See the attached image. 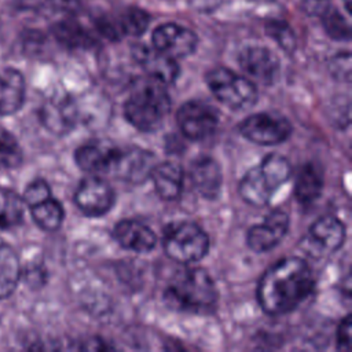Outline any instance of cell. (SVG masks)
I'll return each mask as SVG.
<instances>
[{
  "label": "cell",
  "mask_w": 352,
  "mask_h": 352,
  "mask_svg": "<svg viewBox=\"0 0 352 352\" xmlns=\"http://www.w3.org/2000/svg\"><path fill=\"white\" fill-rule=\"evenodd\" d=\"M314 274L305 260L285 257L274 263L261 276L257 300L264 312L283 315L297 308L314 290Z\"/></svg>",
  "instance_id": "obj_1"
},
{
  "label": "cell",
  "mask_w": 352,
  "mask_h": 352,
  "mask_svg": "<svg viewBox=\"0 0 352 352\" xmlns=\"http://www.w3.org/2000/svg\"><path fill=\"white\" fill-rule=\"evenodd\" d=\"M164 301L176 311L208 314L217 304V290L204 268L188 267L177 272L168 283Z\"/></svg>",
  "instance_id": "obj_2"
},
{
  "label": "cell",
  "mask_w": 352,
  "mask_h": 352,
  "mask_svg": "<svg viewBox=\"0 0 352 352\" xmlns=\"http://www.w3.org/2000/svg\"><path fill=\"white\" fill-rule=\"evenodd\" d=\"M170 99L165 84L153 78H138L124 104V113L129 124L142 132L157 131L166 118Z\"/></svg>",
  "instance_id": "obj_3"
},
{
  "label": "cell",
  "mask_w": 352,
  "mask_h": 352,
  "mask_svg": "<svg viewBox=\"0 0 352 352\" xmlns=\"http://www.w3.org/2000/svg\"><path fill=\"white\" fill-rule=\"evenodd\" d=\"M290 162L279 154H268L260 165L246 172L239 183V194L243 201L253 206L267 205L274 192L289 180Z\"/></svg>",
  "instance_id": "obj_4"
},
{
  "label": "cell",
  "mask_w": 352,
  "mask_h": 352,
  "mask_svg": "<svg viewBox=\"0 0 352 352\" xmlns=\"http://www.w3.org/2000/svg\"><path fill=\"white\" fill-rule=\"evenodd\" d=\"M164 250L166 256L176 263H197L206 256L209 238L195 223H173L164 231Z\"/></svg>",
  "instance_id": "obj_5"
},
{
  "label": "cell",
  "mask_w": 352,
  "mask_h": 352,
  "mask_svg": "<svg viewBox=\"0 0 352 352\" xmlns=\"http://www.w3.org/2000/svg\"><path fill=\"white\" fill-rule=\"evenodd\" d=\"M206 84L214 98L232 110H245L257 100L254 84L227 67H214L206 74Z\"/></svg>",
  "instance_id": "obj_6"
},
{
  "label": "cell",
  "mask_w": 352,
  "mask_h": 352,
  "mask_svg": "<svg viewBox=\"0 0 352 352\" xmlns=\"http://www.w3.org/2000/svg\"><path fill=\"white\" fill-rule=\"evenodd\" d=\"M239 132L256 144L272 146L285 142L290 136L292 125L287 118L276 113H256L243 120Z\"/></svg>",
  "instance_id": "obj_7"
},
{
  "label": "cell",
  "mask_w": 352,
  "mask_h": 352,
  "mask_svg": "<svg viewBox=\"0 0 352 352\" xmlns=\"http://www.w3.org/2000/svg\"><path fill=\"white\" fill-rule=\"evenodd\" d=\"M182 133L191 140H202L210 136L219 124L214 107L202 100H190L180 106L176 114Z\"/></svg>",
  "instance_id": "obj_8"
},
{
  "label": "cell",
  "mask_w": 352,
  "mask_h": 352,
  "mask_svg": "<svg viewBox=\"0 0 352 352\" xmlns=\"http://www.w3.org/2000/svg\"><path fill=\"white\" fill-rule=\"evenodd\" d=\"M114 199L116 195L111 186L96 175L82 179L74 194V202L78 209L91 217L107 213L113 208Z\"/></svg>",
  "instance_id": "obj_9"
},
{
  "label": "cell",
  "mask_w": 352,
  "mask_h": 352,
  "mask_svg": "<svg viewBox=\"0 0 352 352\" xmlns=\"http://www.w3.org/2000/svg\"><path fill=\"white\" fill-rule=\"evenodd\" d=\"M155 166V157L143 148H117L109 173L129 183H142Z\"/></svg>",
  "instance_id": "obj_10"
},
{
  "label": "cell",
  "mask_w": 352,
  "mask_h": 352,
  "mask_svg": "<svg viewBox=\"0 0 352 352\" xmlns=\"http://www.w3.org/2000/svg\"><path fill=\"white\" fill-rule=\"evenodd\" d=\"M153 47L165 55L180 59L191 55L198 44L195 33L177 23L160 25L153 32Z\"/></svg>",
  "instance_id": "obj_11"
},
{
  "label": "cell",
  "mask_w": 352,
  "mask_h": 352,
  "mask_svg": "<svg viewBox=\"0 0 352 352\" xmlns=\"http://www.w3.org/2000/svg\"><path fill=\"white\" fill-rule=\"evenodd\" d=\"M289 228V216L286 212L276 209L270 212L260 224L248 231V245L257 253L268 252L275 248L286 235Z\"/></svg>",
  "instance_id": "obj_12"
},
{
  "label": "cell",
  "mask_w": 352,
  "mask_h": 352,
  "mask_svg": "<svg viewBox=\"0 0 352 352\" xmlns=\"http://www.w3.org/2000/svg\"><path fill=\"white\" fill-rule=\"evenodd\" d=\"M132 55L148 77H153L165 85L172 84L179 77V65L176 59L165 55L154 47L136 44L132 48Z\"/></svg>",
  "instance_id": "obj_13"
},
{
  "label": "cell",
  "mask_w": 352,
  "mask_h": 352,
  "mask_svg": "<svg viewBox=\"0 0 352 352\" xmlns=\"http://www.w3.org/2000/svg\"><path fill=\"white\" fill-rule=\"evenodd\" d=\"M238 62L249 77L261 84H272L279 73V59L264 47H246L241 51Z\"/></svg>",
  "instance_id": "obj_14"
},
{
  "label": "cell",
  "mask_w": 352,
  "mask_h": 352,
  "mask_svg": "<svg viewBox=\"0 0 352 352\" xmlns=\"http://www.w3.org/2000/svg\"><path fill=\"white\" fill-rule=\"evenodd\" d=\"M113 236L118 245L138 253L150 252L157 243L154 231L138 220H121L116 224Z\"/></svg>",
  "instance_id": "obj_15"
},
{
  "label": "cell",
  "mask_w": 352,
  "mask_h": 352,
  "mask_svg": "<svg viewBox=\"0 0 352 352\" xmlns=\"http://www.w3.org/2000/svg\"><path fill=\"white\" fill-rule=\"evenodd\" d=\"M190 180L199 195L214 199L221 188V170L219 164L210 157L195 160L190 168Z\"/></svg>",
  "instance_id": "obj_16"
},
{
  "label": "cell",
  "mask_w": 352,
  "mask_h": 352,
  "mask_svg": "<svg viewBox=\"0 0 352 352\" xmlns=\"http://www.w3.org/2000/svg\"><path fill=\"white\" fill-rule=\"evenodd\" d=\"M44 125L54 133H67L77 120L76 104L70 98H51L41 110Z\"/></svg>",
  "instance_id": "obj_17"
},
{
  "label": "cell",
  "mask_w": 352,
  "mask_h": 352,
  "mask_svg": "<svg viewBox=\"0 0 352 352\" xmlns=\"http://www.w3.org/2000/svg\"><path fill=\"white\" fill-rule=\"evenodd\" d=\"M25 78L15 69L0 72V116H10L21 109L25 100Z\"/></svg>",
  "instance_id": "obj_18"
},
{
  "label": "cell",
  "mask_w": 352,
  "mask_h": 352,
  "mask_svg": "<svg viewBox=\"0 0 352 352\" xmlns=\"http://www.w3.org/2000/svg\"><path fill=\"white\" fill-rule=\"evenodd\" d=\"M151 179L157 194L166 201H175L180 197L184 186V172L180 165L162 162L153 168Z\"/></svg>",
  "instance_id": "obj_19"
},
{
  "label": "cell",
  "mask_w": 352,
  "mask_h": 352,
  "mask_svg": "<svg viewBox=\"0 0 352 352\" xmlns=\"http://www.w3.org/2000/svg\"><path fill=\"white\" fill-rule=\"evenodd\" d=\"M116 147H106L98 143H87L76 150L74 158L77 165L89 173H109L114 155Z\"/></svg>",
  "instance_id": "obj_20"
},
{
  "label": "cell",
  "mask_w": 352,
  "mask_h": 352,
  "mask_svg": "<svg viewBox=\"0 0 352 352\" xmlns=\"http://www.w3.org/2000/svg\"><path fill=\"white\" fill-rule=\"evenodd\" d=\"M309 238L319 248L334 252L345 241V226L333 216H323L311 226Z\"/></svg>",
  "instance_id": "obj_21"
},
{
  "label": "cell",
  "mask_w": 352,
  "mask_h": 352,
  "mask_svg": "<svg viewBox=\"0 0 352 352\" xmlns=\"http://www.w3.org/2000/svg\"><path fill=\"white\" fill-rule=\"evenodd\" d=\"M323 190V175L314 164H305L300 168L296 183L294 195L302 205H309L316 201Z\"/></svg>",
  "instance_id": "obj_22"
},
{
  "label": "cell",
  "mask_w": 352,
  "mask_h": 352,
  "mask_svg": "<svg viewBox=\"0 0 352 352\" xmlns=\"http://www.w3.org/2000/svg\"><path fill=\"white\" fill-rule=\"evenodd\" d=\"M21 276V264L15 250L0 245V300L7 298L16 287Z\"/></svg>",
  "instance_id": "obj_23"
},
{
  "label": "cell",
  "mask_w": 352,
  "mask_h": 352,
  "mask_svg": "<svg viewBox=\"0 0 352 352\" xmlns=\"http://www.w3.org/2000/svg\"><path fill=\"white\" fill-rule=\"evenodd\" d=\"M54 36L67 47H87L92 43L89 33L72 16H65L52 26Z\"/></svg>",
  "instance_id": "obj_24"
},
{
  "label": "cell",
  "mask_w": 352,
  "mask_h": 352,
  "mask_svg": "<svg viewBox=\"0 0 352 352\" xmlns=\"http://www.w3.org/2000/svg\"><path fill=\"white\" fill-rule=\"evenodd\" d=\"M30 213L34 223L45 231L58 230L65 217L62 205L51 197L34 206H30Z\"/></svg>",
  "instance_id": "obj_25"
},
{
  "label": "cell",
  "mask_w": 352,
  "mask_h": 352,
  "mask_svg": "<svg viewBox=\"0 0 352 352\" xmlns=\"http://www.w3.org/2000/svg\"><path fill=\"white\" fill-rule=\"evenodd\" d=\"M25 202L15 191L0 188V228H11L23 219Z\"/></svg>",
  "instance_id": "obj_26"
},
{
  "label": "cell",
  "mask_w": 352,
  "mask_h": 352,
  "mask_svg": "<svg viewBox=\"0 0 352 352\" xmlns=\"http://www.w3.org/2000/svg\"><path fill=\"white\" fill-rule=\"evenodd\" d=\"M116 22L121 36H140L147 29L150 16L146 11L131 7L124 11L118 18H116Z\"/></svg>",
  "instance_id": "obj_27"
},
{
  "label": "cell",
  "mask_w": 352,
  "mask_h": 352,
  "mask_svg": "<svg viewBox=\"0 0 352 352\" xmlns=\"http://www.w3.org/2000/svg\"><path fill=\"white\" fill-rule=\"evenodd\" d=\"M22 162L18 140L8 131L0 128V169H14Z\"/></svg>",
  "instance_id": "obj_28"
},
{
  "label": "cell",
  "mask_w": 352,
  "mask_h": 352,
  "mask_svg": "<svg viewBox=\"0 0 352 352\" xmlns=\"http://www.w3.org/2000/svg\"><path fill=\"white\" fill-rule=\"evenodd\" d=\"M323 26L326 33L334 40H349L351 26L337 10L323 11Z\"/></svg>",
  "instance_id": "obj_29"
},
{
  "label": "cell",
  "mask_w": 352,
  "mask_h": 352,
  "mask_svg": "<svg viewBox=\"0 0 352 352\" xmlns=\"http://www.w3.org/2000/svg\"><path fill=\"white\" fill-rule=\"evenodd\" d=\"M267 32L285 51L294 50L296 38H294V34L287 23L279 22V21H272L271 23L267 25Z\"/></svg>",
  "instance_id": "obj_30"
},
{
  "label": "cell",
  "mask_w": 352,
  "mask_h": 352,
  "mask_svg": "<svg viewBox=\"0 0 352 352\" xmlns=\"http://www.w3.org/2000/svg\"><path fill=\"white\" fill-rule=\"evenodd\" d=\"M50 197H51V190H50L48 183L43 179H36L26 187L22 199H23L25 205H28L30 208V206H34V205L48 199Z\"/></svg>",
  "instance_id": "obj_31"
},
{
  "label": "cell",
  "mask_w": 352,
  "mask_h": 352,
  "mask_svg": "<svg viewBox=\"0 0 352 352\" xmlns=\"http://www.w3.org/2000/svg\"><path fill=\"white\" fill-rule=\"evenodd\" d=\"M44 10L52 15L72 16L74 12L80 10L78 0H47L44 4Z\"/></svg>",
  "instance_id": "obj_32"
},
{
  "label": "cell",
  "mask_w": 352,
  "mask_h": 352,
  "mask_svg": "<svg viewBox=\"0 0 352 352\" xmlns=\"http://www.w3.org/2000/svg\"><path fill=\"white\" fill-rule=\"evenodd\" d=\"M331 72L341 78L348 80L351 76V58L349 54H338V56H336L331 62Z\"/></svg>",
  "instance_id": "obj_33"
},
{
  "label": "cell",
  "mask_w": 352,
  "mask_h": 352,
  "mask_svg": "<svg viewBox=\"0 0 352 352\" xmlns=\"http://www.w3.org/2000/svg\"><path fill=\"white\" fill-rule=\"evenodd\" d=\"M337 348L349 351L351 348V318L345 316L337 329Z\"/></svg>",
  "instance_id": "obj_34"
},
{
  "label": "cell",
  "mask_w": 352,
  "mask_h": 352,
  "mask_svg": "<svg viewBox=\"0 0 352 352\" xmlns=\"http://www.w3.org/2000/svg\"><path fill=\"white\" fill-rule=\"evenodd\" d=\"M345 7H346V10L351 8V0H345Z\"/></svg>",
  "instance_id": "obj_35"
}]
</instances>
